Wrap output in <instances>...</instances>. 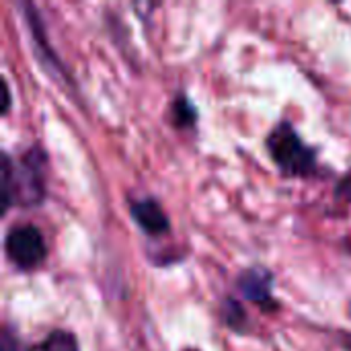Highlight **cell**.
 Here are the masks:
<instances>
[{"label":"cell","instance_id":"6da1fadb","mask_svg":"<svg viewBox=\"0 0 351 351\" xmlns=\"http://www.w3.org/2000/svg\"><path fill=\"white\" fill-rule=\"evenodd\" d=\"M43 154L33 148L14 167L8 154H2V175H0V197L2 214L10 204L35 206L43 199Z\"/></svg>","mask_w":351,"mask_h":351},{"label":"cell","instance_id":"7a4b0ae2","mask_svg":"<svg viewBox=\"0 0 351 351\" xmlns=\"http://www.w3.org/2000/svg\"><path fill=\"white\" fill-rule=\"evenodd\" d=\"M267 150H269L271 158L276 160V165L284 173H288V175L306 177L317 167L315 150H311L300 140V136L296 134V130L288 121L280 123L269 134V138H267Z\"/></svg>","mask_w":351,"mask_h":351},{"label":"cell","instance_id":"3957f363","mask_svg":"<svg viewBox=\"0 0 351 351\" xmlns=\"http://www.w3.org/2000/svg\"><path fill=\"white\" fill-rule=\"evenodd\" d=\"M4 245H6L8 259L19 269H33L47 255V247H45L43 234L35 226H31V224L14 226L8 232Z\"/></svg>","mask_w":351,"mask_h":351},{"label":"cell","instance_id":"277c9868","mask_svg":"<svg viewBox=\"0 0 351 351\" xmlns=\"http://www.w3.org/2000/svg\"><path fill=\"white\" fill-rule=\"evenodd\" d=\"M271 286L274 278L263 267H251L239 278V290L243 292V296L257 304H267L271 300Z\"/></svg>","mask_w":351,"mask_h":351},{"label":"cell","instance_id":"5b68a950","mask_svg":"<svg viewBox=\"0 0 351 351\" xmlns=\"http://www.w3.org/2000/svg\"><path fill=\"white\" fill-rule=\"evenodd\" d=\"M130 212H132V218L136 220V224L148 234H162L169 230V218L165 216L162 208L154 199L132 202Z\"/></svg>","mask_w":351,"mask_h":351},{"label":"cell","instance_id":"8992f818","mask_svg":"<svg viewBox=\"0 0 351 351\" xmlns=\"http://www.w3.org/2000/svg\"><path fill=\"white\" fill-rule=\"evenodd\" d=\"M29 351H78V343L68 331H51L41 343L33 346Z\"/></svg>","mask_w":351,"mask_h":351},{"label":"cell","instance_id":"52a82bcc","mask_svg":"<svg viewBox=\"0 0 351 351\" xmlns=\"http://www.w3.org/2000/svg\"><path fill=\"white\" fill-rule=\"evenodd\" d=\"M173 113H175L177 125H181V128H187V125H193L195 123V109H193V105L185 97H179L175 101Z\"/></svg>","mask_w":351,"mask_h":351},{"label":"cell","instance_id":"ba28073f","mask_svg":"<svg viewBox=\"0 0 351 351\" xmlns=\"http://www.w3.org/2000/svg\"><path fill=\"white\" fill-rule=\"evenodd\" d=\"M337 197H341L346 202H351V173H348L339 181V185H337Z\"/></svg>","mask_w":351,"mask_h":351},{"label":"cell","instance_id":"9c48e42d","mask_svg":"<svg viewBox=\"0 0 351 351\" xmlns=\"http://www.w3.org/2000/svg\"><path fill=\"white\" fill-rule=\"evenodd\" d=\"M2 351H19V343H16V339L10 335L8 329H4V333H2Z\"/></svg>","mask_w":351,"mask_h":351},{"label":"cell","instance_id":"30bf717a","mask_svg":"<svg viewBox=\"0 0 351 351\" xmlns=\"http://www.w3.org/2000/svg\"><path fill=\"white\" fill-rule=\"evenodd\" d=\"M2 88H4V113H6L8 107H10V90H8V82L6 80L2 82Z\"/></svg>","mask_w":351,"mask_h":351},{"label":"cell","instance_id":"8fae6325","mask_svg":"<svg viewBox=\"0 0 351 351\" xmlns=\"http://www.w3.org/2000/svg\"><path fill=\"white\" fill-rule=\"evenodd\" d=\"M185 351H195V350H185Z\"/></svg>","mask_w":351,"mask_h":351}]
</instances>
